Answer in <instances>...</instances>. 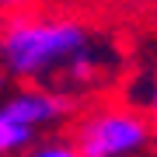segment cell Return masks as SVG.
Returning <instances> with one entry per match:
<instances>
[{"instance_id":"7a4b0ae2","label":"cell","mask_w":157,"mask_h":157,"mask_svg":"<svg viewBox=\"0 0 157 157\" xmlns=\"http://www.w3.org/2000/svg\"><path fill=\"white\" fill-rule=\"evenodd\" d=\"M70 140L80 157H133L150 147L154 126L133 108H91L73 119Z\"/></svg>"},{"instance_id":"6da1fadb","label":"cell","mask_w":157,"mask_h":157,"mask_svg":"<svg viewBox=\"0 0 157 157\" xmlns=\"http://www.w3.org/2000/svg\"><path fill=\"white\" fill-rule=\"evenodd\" d=\"M94 42L91 25L49 7L0 14V67L14 84H56L59 70Z\"/></svg>"},{"instance_id":"8992f818","label":"cell","mask_w":157,"mask_h":157,"mask_svg":"<svg viewBox=\"0 0 157 157\" xmlns=\"http://www.w3.org/2000/svg\"><path fill=\"white\" fill-rule=\"evenodd\" d=\"M52 0H0V14L11 11H32V7H49Z\"/></svg>"},{"instance_id":"3957f363","label":"cell","mask_w":157,"mask_h":157,"mask_svg":"<svg viewBox=\"0 0 157 157\" xmlns=\"http://www.w3.org/2000/svg\"><path fill=\"white\" fill-rule=\"evenodd\" d=\"M105 73H108V52L101 49L98 42H91L59 70L56 84H59V91L70 94L73 87H94L98 80H105Z\"/></svg>"},{"instance_id":"ba28073f","label":"cell","mask_w":157,"mask_h":157,"mask_svg":"<svg viewBox=\"0 0 157 157\" xmlns=\"http://www.w3.org/2000/svg\"><path fill=\"white\" fill-rule=\"evenodd\" d=\"M7 91H11V77H7V70L0 67V98H4Z\"/></svg>"},{"instance_id":"277c9868","label":"cell","mask_w":157,"mask_h":157,"mask_svg":"<svg viewBox=\"0 0 157 157\" xmlns=\"http://www.w3.org/2000/svg\"><path fill=\"white\" fill-rule=\"evenodd\" d=\"M39 136L42 133L35 126L21 122L14 112H7V108L0 105V157H21Z\"/></svg>"},{"instance_id":"5b68a950","label":"cell","mask_w":157,"mask_h":157,"mask_svg":"<svg viewBox=\"0 0 157 157\" xmlns=\"http://www.w3.org/2000/svg\"><path fill=\"white\" fill-rule=\"evenodd\" d=\"M21 157H80V150L70 136H49V140H35Z\"/></svg>"},{"instance_id":"52a82bcc","label":"cell","mask_w":157,"mask_h":157,"mask_svg":"<svg viewBox=\"0 0 157 157\" xmlns=\"http://www.w3.org/2000/svg\"><path fill=\"white\" fill-rule=\"evenodd\" d=\"M143 108L157 119V73H154V80H150V87H147V94H143Z\"/></svg>"}]
</instances>
